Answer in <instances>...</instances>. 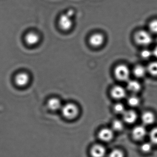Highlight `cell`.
Returning <instances> with one entry per match:
<instances>
[{"instance_id":"obj_4","label":"cell","mask_w":157,"mask_h":157,"mask_svg":"<svg viewBox=\"0 0 157 157\" xmlns=\"http://www.w3.org/2000/svg\"><path fill=\"white\" fill-rule=\"evenodd\" d=\"M72 17L67 13L63 14L59 19V25L61 29L63 30H68L72 28L73 25Z\"/></svg>"},{"instance_id":"obj_1","label":"cell","mask_w":157,"mask_h":157,"mask_svg":"<svg viewBox=\"0 0 157 157\" xmlns=\"http://www.w3.org/2000/svg\"><path fill=\"white\" fill-rule=\"evenodd\" d=\"M61 109L64 117L68 120L74 119L78 115V108L73 103L65 104L62 107Z\"/></svg>"},{"instance_id":"obj_19","label":"cell","mask_w":157,"mask_h":157,"mask_svg":"<svg viewBox=\"0 0 157 157\" xmlns=\"http://www.w3.org/2000/svg\"><path fill=\"white\" fill-rule=\"evenodd\" d=\"M147 69L150 74L157 76V62H153L149 63Z\"/></svg>"},{"instance_id":"obj_6","label":"cell","mask_w":157,"mask_h":157,"mask_svg":"<svg viewBox=\"0 0 157 157\" xmlns=\"http://www.w3.org/2000/svg\"><path fill=\"white\" fill-rule=\"evenodd\" d=\"M114 132L112 128H103L99 132L98 136L100 140L102 142H110L114 137Z\"/></svg>"},{"instance_id":"obj_16","label":"cell","mask_w":157,"mask_h":157,"mask_svg":"<svg viewBox=\"0 0 157 157\" xmlns=\"http://www.w3.org/2000/svg\"><path fill=\"white\" fill-rule=\"evenodd\" d=\"M147 69L143 65H137L134 69V75L137 78H142L145 75Z\"/></svg>"},{"instance_id":"obj_2","label":"cell","mask_w":157,"mask_h":157,"mask_svg":"<svg viewBox=\"0 0 157 157\" xmlns=\"http://www.w3.org/2000/svg\"><path fill=\"white\" fill-rule=\"evenodd\" d=\"M135 39L138 44L142 46H147L152 42L151 34L146 30L138 31L135 36Z\"/></svg>"},{"instance_id":"obj_5","label":"cell","mask_w":157,"mask_h":157,"mask_svg":"<svg viewBox=\"0 0 157 157\" xmlns=\"http://www.w3.org/2000/svg\"><path fill=\"white\" fill-rule=\"evenodd\" d=\"M147 135V131L143 125H137L132 131V137L136 141L143 140Z\"/></svg>"},{"instance_id":"obj_24","label":"cell","mask_w":157,"mask_h":157,"mask_svg":"<svg viewBox=\"0 0 157 157\" xmlns=\"http://www.w3.org/2000/svg\"><path fill=\"white\" fill-rule=\"evenodd\" d=\"M149 29L150 32L154 34H157V19L153 20L150 22Z\"/></svg>"},{"instance_id":"obj_9","label":"cell","mask_w":157,"mask_h":157,"mask_svg":"<svg viewBox=\"0 0 157 157\" xmlns=\"http://www.w3.org/2000/svg\"><path fill=\"white\" fill-rule=\"evenodd\" d=\"M111 94L114 98L121 99L126 97V91L123 87L117 86H114L112 90Z\"/></svg>"},{"instance_id":"obj_15","label":"cell","mask_w":157,"mask_h":157,"mask_svg":"<svg viewBox=\"0 0 157 157\" xmlns=\"http://www.w3.org/2000/svg\"><path fill=\"white\" fill-rule=\"evenodd\" d=\"M127 89L132 92H137L141 89L140 83L135 80H128L127 83Z\"/></svg>"},{"instance_id":"obj_14","label":"cell","mask_w":157,"mask_h":157,"mask_svg":"<svg viewBox=\"0 0 157 157\" xmlns=\"http://www.w3.org/2000/svg\"><path fill=\"white\" fill-rule=\"evenodd\" d=\"M48 106L52 111H57L61 109L62 104L60 99L53 98L50 99L48 102Z\"/></svg>"},{"instance_id":"obj_8","label":"cell","mask_w":157,"mask_h":157,"mask_svg":"<svg viewBox=\"0 0 157 157\" xmlns=\"http://www.w3.org/2000/svg\"><path fill=\"white\" fill-rule=\"evenodd\" d=\"M29 75L26 72H21L16 75L15 77V82L19 87H24L29 83Z\"/></svg>"},{"instance_id":"obj_21","label":"cell","mask_w":157,"mask_h":157,"mask_svg":"<svg viewBox=\"0 0 157 157\" xmlns=\"http://www.w3.org/2000/svg\"><path fill=\"white\" fill-rule=\"evenodd\" d=\"M149 138L153 144L157 145V128H154L150 131Z\"/></svg>"},{"instance_id":"obj_20","label":"cell","mask_w":157,"mask_h":157,"mask_svg":"<svg viewBox=\"0 0 157 157\" xmlns=\"http://www.w3.org/2000/svg\"><path fill=\"white\" fill-rule=\"evenodd\" d=\"M140 99L136 96H131L128 99V104L131 107H137L140 104Z\"/></svg>"},{"instance_id":"obj_10","label":"cell","mask_w":157,"mask_h":157,"mask_svg":"<svg viewBox=\"0 0 157 157\" xmlns=\"http://www.w3.org/2000/svg\"><path fill=\"white\" fill-rule=\"evenodd\" d=\"M123 116L124 122L128 124L134 123L137 119V113L133 110L125 111Z\"/></svg>"},{"instance_id":"obj_7","label":"cell","mask_w":157,"mask_h":157,"mask_svg":"<svg viewBox=\"0 0 157 157\" xmlns=\"http://www.w3.org/2000/svg\"><path fill=\"white\" fill-rule=\"evenodd\" d=\"M90 153L92 157H105L107 150L102 145L96 144L92 147Z\"/></svg>"},{"instance_id":"obj_23","label":"cell","mask_w":157,"mask_h":157,"mask_svg":"<svg viewBox=\"0 0 157 157\" xmlns=\"http://www.w3.org/2000/svg\"><path fill=\"white\" fill-rule=\"evenodd\" d=\"M114 111L118 114H123L125 112V108L123 104L118 103L115 104L114 107Z\"/></svg>"},{"instance_id":"obj_18","label":"cell","mask_w":157,"mask_h":157,"mask_svg":"<svg viewBox=\"0 0 157 157\" xmlns=\"http://www.w3.org/2000/svg\"><path fill=\"white\" fill-rule=\"evenodd\" d=\"M153 144L151 142H146L142 144L140 150L144 154H148L153 149Z\"/></svg>"},{"instance_id":"obj_3","label":"cell","mask_w":157,"mask_h":157,"mask_svg":"<svg viewBox=\"0 0 157 157\" xmlns=\"http://www.w3.org/2000/svg\"><path fill=\"white\" fill-rule=\"evenodd\" d=\"M114 73L116 78L121 81H126L129 80L130 71L126 65L121 64L117 66L115 69Z\"/></svg>"},{"instance_id":"obj_11","label":"cell","mask_w":157,"mask_h":157,"mask_svg":"<svg viewBox=\"0 0 157 157\" xmlns=\"http://www.w3.org/2000/svg\"><path fill=\"white\" fill-rule=\"evenodd\" d=\"M104 38L103 35L99 33L95 34L90 36L89 39V43L94 47L101 46L104 42Z\"/></svg>"},{"instance_id":"obj_17","label":"cell","mask_w":157,"mask_h":157,"mask_svg":"<svg viewBox=\"0 0 157 157\" xmlns=\"http://www.w3.org/2000/svg\"><path fill=\"white\" fill-rule=\"evenodd\" d=\"M112 129L114 132H120L124 129V124L122 121L116 120L112 123Z\"/></svg>"},{"instance_id":"obj_25","label":"cell","mask_w":157,"mask_h":157,"mask_svg":"<svg viewBox=\"0 0 157 157\" xmlns=\"http://www.w3.org/2000/svg\"><path fill=\"white\" fill-rule=\"evenodd\" d=\"M141 57L145 59H149L153 56V52L149 50L145 49L143 50L141 52Z\"/></svg>"},{"instance_id":"obj_13","label":"cell","mask_w":157,"mask_h":157,"mask_svg":"<svg viewBox=\"0 0 157 157\" xmlns=\"http://www.w3.org/2000/svg\"><path fill=\"white\" fill-rule=\"evenodd\" d=\"M155 115L151 112H146L142 114V121L144 125H151L155 122Z\"/></svg>"},{"instance_id":"obj_22","label":"cell","mask_w":157,"mask_h":157,"mask_svg":"<svg viewBox=\"0 0 157 157\" xmlns=\"http://www.w3.org/2000/svg\"><path fill=\"white\" fill-rule=\"evenodd\" d=\"M108 157H124V154L120 149H115L110 152Z\"/></svg>"},{"instance_id":"obj_12","label":"cell","mask_w":157,"mask_h":157,"mask_svg":"<svg viewBox=\"0 0 157 157\" xmlns=\"http://www.w3.org/2000/svg\"><path fill=\"white\" fill-rule=\"evenodd\" d=\"M25 40L26 43L28 45L34 46L38 43L40 40V37L35 32H30L26 35Z\"/></svg>"},{"instance_id":"obj_26","label":"cell","mask_w":157,"mask_h":157,"mask_svg":"<svg viewBox=\"0 0 157 157\" xmlns=\"http://www.w3.org/2000/svg\"><path fill=\"white\" fill-rule=\"evenodd\" d=\"M152 52H153V56H155V58H157V47H156V48L154 49Z\"/></svg>"}]
</instances>
